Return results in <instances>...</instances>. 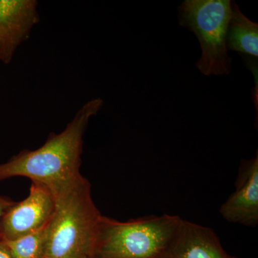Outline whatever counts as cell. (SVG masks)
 <instances>
[{"mask_svg":"<svg viewBox=\"0 0 258 258\" xmlns=\"http://www.w3.org/2000/svg\"><path fill=\"white\" fill-rule=\"evenodd\" d=\"M103 105L101 98L86 102L66 128L49 136L36 150H24L0 164V181L24 176L46 187L55 201L85 179L80 172L83 137L90 120Z\"/></svg>","mask_w":258,"mask_h":258,"instance_id":"1","label":"cell"},{"mask_svg":"<svg viewBox=\"0 0 258 258\" xmlns=\"http://www.w3.org/2000/svg\"><path fill=\"white\" fill-rule=\"evenodd\" d=\"M166 258L232 257L211 229L183 220Z\"/></svg>","mask_w":258,"mask_h":258,"instance_id":"8","label":"cell"},{"mask_svg":"<svg viewBox=\"0 0 258 258\" xmlns=\"http://www.w3.org/2000/svg\"><path fill=\"white\" fill-rule=\"evenodd\" d=\"M230 0H186L179 9V23L198 37L202 56L197 62L205 76L230 74L232 60L228 55L227 35L232 17Z\"/></svg>","mask_w":258,"mask_h":258,"instance_id":"4","label":"cell"},{"mask_svg":"<svg viewBox=\"0 0 258 258\" xmlns=\"http://www.w3.org/2000/svg\"><path fill=\"white\" fill-rule=\"evenodd\" d=\"M232 14L227 35V50L258 57V25L242 14L232 3Z\"/></svg>","mask_w":258,"mask_h":258,"instance_id":"9","label":"cell"},{"mask_svg":"<svg viewBox=\"0 0 258 258\" xmlns=\"http://www.w3.org/2000/svg\"><path fill=\"white\" fill-rule=\"evenodd\" d=\"M182 221L176 215L127 222L102 215L94 258H166Z\"/></svg>","mask_w":258,"mask_h":258,"instance_id":"3","label":"cell"},{"mask_svg":"<svg viewBox=\"0 0 258 258\" xmlns=\"http://www.w3.org/2000/svg\"><path fill=\"white\" fill-rule=\"evenodd\" d=\"M48 225L30 235L3 242L14 258H43L47 247Z\"/></svg>","mask_w":258,"mask_h":258,"instance_id":"10","label":"cell"},{"mask_svg":"<svg viewBox=\"0 0 258 258\" xmlns=\"http://www.w3.org/2000/svg\"><path fill=\"white\" fill-rule=\"evenodd\" d=\"M0 258H14L7 248L3 240L0 238Z\"/></svg>","mask_w":258,"mask_h":258,"instance_id":"12","label":"cell"},{"mask_svg":"<svg viewBox=\"0 0 258 258\" xmlns=\"http://www.w3.org/2000/svg\"><path fill=\"white\" fill-rule=\"evenodd\" d=\"M15 202L10 199L5 198V197L0 196V220L2 217L5 213V212L12 206L14 205Z\"/></svg>","mask_w":258,"mask_h":258,"instance_id":"11","label":"cell"},{"mask_svg":"<svg viewBox=\"0 0 258 258\" xmlns=\"http://www.w3.org/2000/svg\"><path fill=\"white\" fill-rule=\"evenodd\" d=\"M55 199L45 186L32 182L28 198L15 203L0 220V238L9 241L33 233L48 225L55 213Z\"/></svg>","mask_w":258,"mask_h":258,"instance_id":"5","label":"cell"},{"mask_svg":"<svg viewBox=\"0 0 258 258\" xmlns=\"http://www.w3.org/2000/svg\"><path fill=\"white\" fill-rule=\"evenodd\" d=\"M222 217L227 222L247 227L258 223V154L241 161L235 190L222 205Z\"/></svg>","mask_w":258,"mask_h":258,"instance_id":"7","label":"cell"},{"mask_svg":"<svg viewBox=\"0 0 258 258\" xmlns=\"http://www.w3.org/2000/svg\"><path fill=\"white\" fill-rule=\"evenodd\" d=\"M101 217L85 178L56 201L43 258H94Z\"/></svg>","mask_w":258,"mask_h":258,"instance_id":"2","label":"cell"},{"mask_svg":"<svg viewBox=\"0 0 258 258\" xmlns=\"http://www.w3.org/2000/svg\"><path fill=\"white\" fill-rule=\"evenodd\" d=\"M36 0H0V62L8 64L40 20Z\"/></svg>","mask_w":258,"mask_h":258,"instance_id":"6","label":"cell"}]
</instances>
